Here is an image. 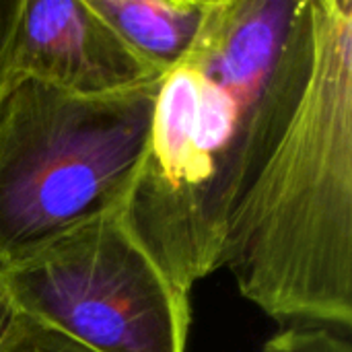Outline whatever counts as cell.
Here are the masks:
<instances>
[{
  "mask_svg": "<svg viewBox=\"0 0 352 352\" xmlns=\"http://www.w3.org/2000/svg\"><path fill=\"white\" fill-rule=\"evenodd\" d=\"M307 0H208L196 43L157 80L122 217L184 293L223 268L233 212L305 82Z\"/></svg>",
  "mask_w": 352,
  "mask_h": 352,
  "instance_id": "cell-1",
  "label": "cell"
},
{
  "mask_svg": "<svg viewBox=\"0 0 352 352\" xmlns=\"http://www.w3.org/2000/svg\"><path fill=\"white\" fill-rule=\"evenodd\" d=\"M309 60L287 126L233 212L223 268L268 318L352 326V0H307Z\"/></svg>",
  "mask_w": 352,
  "mask_h": 352,
  "instance_id": "cell-2",
  "label": "cell"
},
{
  "mask_svg": "<svg viewBox=\"0 0 352 352\" xmlns=\"http://www.w3.org/2000/svg\"><path fill=\"white\" fill-rule=\"evenodd\" d=\"M157 80L111 95L21 82L0 105V266L66 229L124 210Z\"/></svg>",
  "mask_w": 352,
  "mask_h": 352,
  "instance_id": "cell-3",
  "label": "cell"
},
{
  "mask_svg": "<svg viewBox=\"0 0 352 352\" xmlns=\"http://www.w3.org/2000/svg\"><path fill=\"white\" fill-rule=\"evenodd\" d=\"M0 295L93 352H188L190 295L105 212L0 266Z\"/></svg>",
  "mask_w": 352,
  "mask_h": 352,
  "instance_id": "cell-4",
  "label": "cell"
},
{
  "mask_svg": "<svg viewBox=\"0 0 352 352\" xmlns=\"http://www.w3.org/2000/svg\"><path fill=\"white\" fill-rule=\"evenodd\" d=\"M159 78L87 0H19L2 62L6 97L21 82L111 95Z\"/></svg>",
  "mask_w": 352,
  "mask_h": 352,
  "instance_id": "cell-5",
  "label": "cell"
},
{
  "mask_svg": "<svg viewBox=\"0 0 352 352\" xmlns=\"http://www.w3.org/2000/svg\"><path fill=\"white\" fill-rule=\"evenodd\" d=\"M122 43L163 76L192 50L208 0H87Z\"/></svg>",
  "mask_w": 352,
  "mask_h": 352,
  "instance_id": "cell-6",
  "label": "cell"
},
{
  "mask_svg": "<svg viewBox=\"0 0 352 352\" xmlns=\"http://www.w3.org/2000/svg\"><path fill=\"white\" fill-rule=\"evenodd\" d=\"M0 352H93L43 322L14 309L0 295Z\"/></svg>",
  "mask_w": 352,
  "mask_h": 352,
  "instance_id": "cell-7",
  "label": "cell"
},
{
  "mask_svg": "<svg viewBox=\"0 0 352 352\" xmlns=\"http://www.w3.org/2000/svg\"><path fill=\"white\" fill-rule=\"evenodd\" d=\"M260 352H352V344L344 334L316 326L278 332Z\"/></svg>",
  "mask_w": 352,
  "mask_h": 352,
  "instance_id": "cell-8",
  "label": "cell"
},
{
  "mask_svg": "<svg viewBox=\"0 0 352 352\" xmlns=\"http://www.w3.org/2000/svg\"><path fill=\"white\" fill-rule=\"evenodd\" d=\"M16 6H19V0H0V105L6 99V91H4V85H2V62H4L8 35H10L12 23H14Z\"/></svg>",
  "mask_w": 352,
  "mask_h": 352,
  "instance_id": "cell-9",
  "label": "cell"
}]
</instances>
